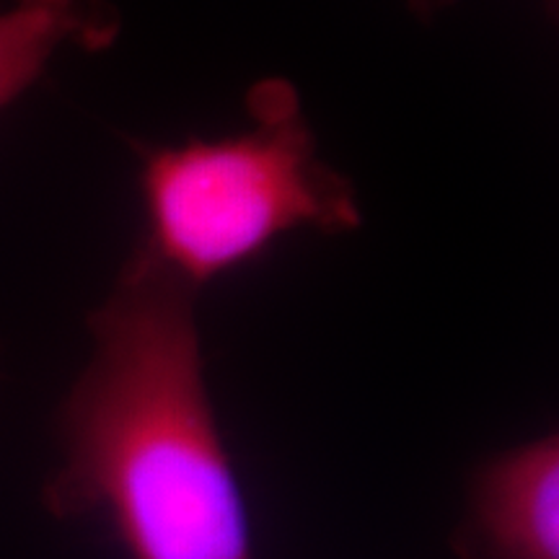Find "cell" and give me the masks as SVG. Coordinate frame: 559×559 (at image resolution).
<instances>
[{"instance_id": "1", "label": "cell", "mask_w": 559, "mask_h": 559, "mask_svg": "<svg viewBox=\"0 0 559 559\" xmlns=\"http://www.w3.org/2000/svg\"><path fill=\"white\" fill-rule=\"evenodd\" d=\"M88 334L91 358L60 404L47 510L104 513L130 559H254L205 381L198 290L135 251Z\"/></svg>"}, {"instance_id": "2", "label": "cell", "mask_w": 559, "mask_h": 559, "mask_svg": "<svg viewBox=\"0 0 559 559\" xmlns=\"http://www.w3.org/2000/svg\"><path fill=\"white\" fill-rule=\"evenodd\" d=\"M247 130L140 148V257L198 290L257 262L293 230L362 226L353 181L319 156L298 91L264 79L249 91Z\"/></svg>"}, {"instance_id": "4", "label": "cell", "mask_w": 559, "mask_h": 559, "mask_svg": "<svg viewBox=\"0 0 559 559\" xmlns=\"http://www.w3.org/2000/svg\"><path fill=\"white\" fill-rule=\"evenodd\" d=\"M120 34L109 0H13L0 11V109L37 83L66 47L107 50Z\"/></svg>"}, {"instance_id": "3", "label": "cell", "mask_w": 559, "mask_h": 559, "mask_svg": "<svg viewBox=\"0 0 559 559\" xmlns=\"http://www.w3.org/2000/svg\"><path fill=\"white\" fill-rule=\"evenodd\" d=\"M466 551L481 559H559V438L492 456L472 479Z\"/></svg>"}, {"instance_id": "5", "label": "cell", "mask_w": 559, "mask_h": 559, "mask_svg": "<svg viewBox=\"0 0 559 559\" xmlns=\"http://www.w3.org/2000/svg\"><path fill=\"white\" fill-rule=\"evenodd\" d=\"M407 3H409V9L417 13V16L432 19V16H436V13L451 9V5L456 3V0H407Z\"/></svg>"}]
</instances>
